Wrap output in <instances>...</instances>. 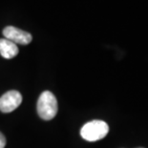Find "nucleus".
I'll list each match as a JSON object with an SVG mask.
<instances>
[{
  "label": "nucleus",
  "mask_w": 148,
  "mask_h": 148,
  "mask_svg": "<svg viewBox=\"0 0 148 148\" xmlns=\"http://www.w3.org/2000/svg\"><path fill=\"white\" fill-rule=\"evenodd\" d=\"M18 48L16 44L6 38L0 39V55L4 58L11 59L17 56Z\"/></svg>",
  "instance_id": "nucleus-5"
},
{
  "label": "nucleus",
  "mask_w": 148,
  "mask_h": 148,
  "mask_svg": "<svg viewBox=\"0 0 148 148\" xmlns=\"http://www.w3.org/2000/svg\"><path fill=\"white\" fill-rule=\"evenodd\" d=\"M37 113L42 119L50 121L58 113V100L53 94L49 91H44L37 100Z\"/></svg>",
  "instance_id": "nucleus-1"
},
{
  "label": "nucleus",
  "mask_w": 148,
  "mask_h": 148,
  "mask_svg": "<svg viewBox=\"0 0 148 148\" xmlns=\"http://www.w3.org/2000/svg\"><path fill=\"white\" fill-rule=\"evenodd\" d=\"M109 132V126L103 121H92L84 124L80 130V136L87 141H97L105 138Z\"/></svg>",
  "instance_id": "nucleus-2"
},
{
  "label": "nucleus",
  "mask_w": 148,
  "mask_h": 148,
  "mask_svg": "<svg viewBox=\"0 0 148 148\" xmlns=\"http://www.w3.org/2000/svg\"><path fill=\"white\" fill-rule=\"evenodd\" d=\"M6 145V138L1 132H0V148H4Z\"/></svg>",
  "instance_id": "nucleus-6"
},
{
  "label": "nucleus",
  "mask_w": 148,
  "mask_h": 148,
  "mask_svg": "<svg viewBox=\"0 0 148 148\" xmlns=\"http://www.w3.org/2000/svg\"><path fill=\"white\" fill-rule=\"evenodd\" d=\"M138 148H143V147H138Z\"/></svg>",
  "instance_id": "nucleus-7"
},
{
  "label": "nucleus",
  "mask_w": 148,
  "mask_h": 148,
  "mask_svg": "<svg viewBox=\"0 0 148 148\" xmlns=\"http://www.w3.org/2000/svg\"><path fill=\"white\" fill-rule=\"evenodd\" d=\"M22 102V96L18 91L12 90L0 97V111L10 113L15 110Z\"/></svg>",
  "instance_id": "nucleus-3"
},
{
  "label": "nucleus",
  "mask_w": 148,
  "mask_h": 148,
  "mask_svg": "<svg viewBox=\"0 0 148 148\" xmlns=\"http://www.w3.org/2000/svg\"><path fill=\"white\" fill-rule=\"evenodd\" d=\"M3 36H5L6 39L11 40L15 44H21V45H28L32 42L33 39L30 33L22 31L14 26H7L4 28Z\"/></svg>",
  "instance_id": "nucleus-4"
}]
</instances>
